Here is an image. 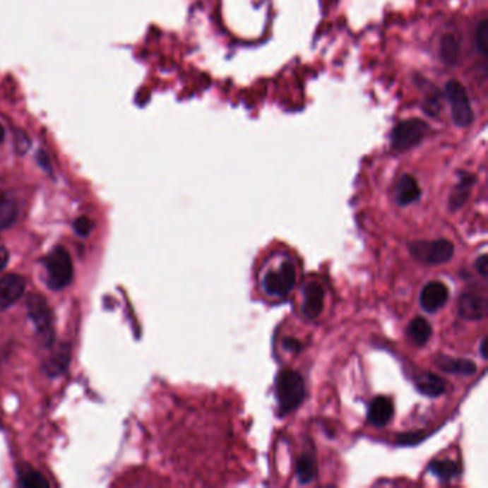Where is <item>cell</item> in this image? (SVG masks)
Returning <instances> with one entry per match:
<instances>
[{
  "instance_id": "obj_1",
  "label": "cell",
  "mask_w": 488,
  "mask_h": 488,
  "mask_svg": "<svg viewBox=\"0 0 488 488\" xmlns=\"http://www.w3.org/2000/svg\"><path fill=\"white\" fill-rule=\"evenodd\" d=\"M275 391L280 411L287 415L298 408L305 398L304 379L294 369H282L277 376Z\"/></svg>"
},
{
  "instance_id": "obj_2",
  "label": "cell",
  "mask_w": 488,
  "mask_h": 488,
  "mask_svg": "<svg viewBox=\"0 0 488 488\" xmlns=\"http://www.w3.org/2000/svg\"><path fill=\"white\" fill-rule=\"evenodd\" d=\"M47 285L55 290H64L72 282L73 265L68 251L64 246H56L46 258Z\"/></svg>"
},
{
  "instance_id": "obj_3",
  "label": "cell",
  "mask_w": 488,
  "mask_h": 488,
  "mask_svg": "<svg viewBox=\"0 0 488 488\" xmlns=\"http://www.w3.org/2000/svg\"><path fill=\"white\" fill-rule=\"evenodd\" d=\"M26 307L28 315L35 325L37 335L44 345H50L53 343V337H55V331H53V314L49 304L42 295L32 294L26 301Z\"/></svg>"
},
{
  "instance_id": "obj_4",
  "label": "cell",
  "mask_w": 488,
  "mask_h": 488,
  "mask_svg": "<svg viewBox=\"0 0 488 488\" xmlns=\"http://www.w3.org/2000/svg\"><path fill=\"white\" fill-rule=\"evenodd\" d=\"M428 131L429 126L422 119H405L397 124L391 132V149L395 152L408 150L417 146L428 133Z\"/></svg>"
},
{
  "instance_id": "obj_5",
  "label": "cell",
  "mask_w": 488,
  "mask_h": 488,
  "mask_svg": "<svg viewBox=\"0 0 488 488\" xmlns=\"http://www.w3.org/2000/svg\"><path fill=\"white\" fill-rule=\"evenodd\" d=\"M446 96L451 107L453 122L458 128H467L474 121V111L467 89L458 81H450L446 86Z\"/></svg>"
},
{
  "instance_id": "obj_6",
  "label": "cell",
  "mask_w": 488,
  "mask_h": 488,
  "mask_svg": "<svg viewBox=\"0 0 488 488\" xmlns=\"http://www.w3.org/2000/svg\"><path fill=\"white\" fill-rule=\"evenodd\" d=\"M408 248L415 259L428 265L446 263L454 255V245L447 239L415 241Z\"/></svg>"
},
{
  "instance_id": "obj_7",
  "label": "cell",
  "mask_w": 488,
  "mask_h": 488,
  "mask_svg": "<svg viewBox=\"0 0 488 488\" xmlns=\"http://www.w3.org/2000/svg\"><path fill=\"white\" fill-rule=\"evenodd\" d=\"M297 282V270L291 261H284L277 269L268 270L262 278V287L266 294L285 297Z\"/></svg>"
},
{
  "instance_id": "obj_8",
  "label": "cell",
  "mask_w": 488,
  "mask_h": 488,
  "mask_svg": "<svg viewBox=\"0 0 488 488\" xmlns=\"http://www.w3.org/2000/svg\"><path fill=\"white\" fill-rule=\"evenodd\" d=\"M448 301V288L444 282L432 281L427 284L419 295V304L424 311L436 312Z\"/></svg>"
},
{
  "instance_id": "obj_9",
  "label": "cell",
  "mask_w": 488,
  "mask_h": 488,
  "mask_svg": "<svg viewBox=\"0 0 488 488\" xmlns=\"http://www.w3.org/2000/svg\"><path fill=\"white\" fill-rule=\"evenodd\" d=\"M25 280L16 274H8L0 278V309H6L18 302L25 292Z\"/></svg>"
},
{
  "instance_id": "obj_10",
  "label": "cell",
  "mask_w": 488,
  "mask_h": 488,
  "mask_svg": "<svg viewBox=\"0 0 488 488\" xmlns=\"http://www.w3.org/2000/svg\"><path fill=\"white\" fill-rule=\"evenodd\" d=\"M304 292V302H302V314L309 318L315 319L321 315L323 309V298L325 292L319 282L309 281L302 288Z\"/></svg>"
},
{
  "instance_id": "obj_11",
  "label": "cell",
  "mask_w": 488,
  "mask_h": 488,
  "mask_svg": "<svg viewBox=\"0 0 488 488\" xmlns=\"http://www.w3.org/2000/svg\"><path fill=\"white\" fill-rule=\"evenodd\" d=\"M487 298L474 292H464L458 299V314L465 319H482L487 315Z\"/></svg>"
},
{
  "instance_id": "obj_12",
  "label": "cell",
  "mask_w": 488,
  "mask_h": 488,
  "mask_svg": "<svg viewBox=\"0 0 488 488\" xmlns=\"http://www.w3.org/2000/svg\"><path fill=\"white\" fill-rule=\"evenodd\" d=\"M394 415V404L388 397L379 395L374 398L368 408V419L375 427H384Z\"/></svg>"
},
{
  "instance_id": "obj_13",
  "label": "cell",
  "mask_w": 488,
  "mask_h": 488,
  "mask_svg": "<svg viewBox=\"0 0 488 488\" xmlns=\"http://www.w3.org/2000/svg\"><path fill=\"white\" fill-rule=\"evenodd\" d=\"M415 386L418 391L427 397H439L446 393L447 383L446 379L436 374L424 372L415 378Z\"/></svg>"
},
{
  "instance_id": "obj_14",
  "label": "cell",
  "mask_w": 488,
  "mask_h": 488,
  "mask_svg": "<svg viewBox=\"0 0 488 488\" xmlns=\"http://www.w3.org/2000/svg\"><path fill=\"white\" fill-rule=\"evenodd\" d=\"M421 196V189L418 186V182L414 177L405 174L400 178L397 184L395 191V201L401 206H407L415 201H418Z\"/></svg>"
},
{
  "instance_id": "obj_15",
  "label": "cell",
  "mask_w": 488,
  "mask_h": 488,
  "mask_svg": "<svg viewBox=\"0 0 488 488\" xmlns=\"http://www.w3.org/2000/svg\"><path fill=\"white\" fill-rule=\"evenodd\" d=\"M18 202L9 194H0V231L11 228L18 220Z\"/></svg>"
},
{
  "instance_id": "obj_16",
  "label": "cell",
  "mask_w": 488,
  "mask_h": 488,
  "mask_svg": "<svg viewBox=\"0 0 488 488\" xmlns=\"http://www.w3.org/2000/svg\"><path fill=\"white\" fill-rule=\"evenodd\" d=\"M437 365L440 369L448 374H460V375H472L477 371V365L464 358H451V357H439Z\"/></svg>"
},
{
  "instance_id": "obj_17",
  "label": "cell",
  "mask_w": 488,
  "mask_h": 488,
  "mask_svg": "<svg viewBox=\"0 0 488 488\" xmlns=\"http://www.w3.org/2000/svg\"><path fill=\"white\" fill-rule=\"evenodd\" d=\"M475 184V177L471 174H461V179L458 185L454 188L451 196H450V209L451 210H458L465 201L468 199V195L471 192V188Z\"/></svg>"
},
{
  "instance_id": "obj_18",
  "label": "cell",
  "mask_w": 488,
  "mask_h": 488,
  "mask_svg": "<svg viewBox=\"0 0 488 488\" xmlns=\"http://www.w3.org/2000/svg\"><path fill=\"white\" fill-rule=\"evenodd\" d=\"M69 362H71V350L68 347H64L44 362V372L49 376H58L68 369Z\"/></svg>"
},
{
  "instance_id": "obj_19",
  "label": "cell",
  "mask_w": 488,
  "mask_h": 488,
  "mask_svg": "<svg viewBox=\"0 0 488 488\" xmlns=\"http://www.w3.org/2000/svg\"><path fill=\"white\" fill-rule=\"evenodd\" d=\"M407 334L414 344L424 345L428 343V340L432 334V328L425 318L418 316L410 322L408 328H407Z\"/></svg>"
},
{
  "instance_id": "obj_20",
  "label": "cell",
  "mask_w": 488,
  "mask_h": 488,
  "mask_svg": "<svg viewBox=\"0 0 488 488\" xmlns=\"http://www.w3.org/2000/svg\"><path fill=\"white\" fill-rule=\"evenodd\" d=\"M460 55V44L456 36L446 35L440 42V59L443 64L453 66L457 64Z\"/></svg>"
},
{
  "instance_id": "obj_21",
  "label": "cell",
  "mask_w": 488,
  "mask_h": 488,
  "mask_svg": "<svg viewBox=\"0 0 488 488\" xmlns=\"http://www.w3.org/2000/svg\"><path fill=\"white\" fill-rule=\"evenodd\" d=\"M429 471L443 481H450L458 475L460 467L453 460H437L429 464Z\"/></svg>"
},
{
  "instance_id": "obj_22",
  "label": "cell",
  "mask_w": 488,
  "mask_h": 488,
  "mask_svg": "<svg viewBox=\"0 0 488 488\" xmlns=\"http://www.w3.org/2000/svg\"><path fill=\"white\" fill-rule=\"evenodd\" d=\"M297 477L301 484H308L315 477V458L311 454H304L297 461Z\"/></svg>"
},
{
  "instance_id": "obj_23",
  "label": "cell",
  "mask_w": 488,
  "mask_h": 488,
  "mask_svg": "<svg viewBox=\"0 0 488 488\" xmlns=\"http://www.w3.org/2000/svg\"><path fill=\"white\" fill-rule=\"evenodd\" d=\"M19 485L20 487H29V488H39V487H49V482L44 480V477L32 470V468H23L19 472Z\"/></svg>"
},
{
  "instance_id": "obj_24",
  "label": "cell",
  "mask_w": 488,
  "mask_h": 488,
  "mask_svg": "<svg viewBox=\"0 0 488 488\" xmlns=\"http://www.w3.org/2000/svg\"><path fill=\"white\" fill-rule=\"evenodd\" d=\"M475 47L481 56L487 55V46H488V22L487 19H482L475 29Z\"/></svg>"
},
{
  "instance_id": "obj_25",
  "label": "cell",
  "mask_w": 488,
  "mask_h": 488,
  "mask_svg": "<svg viewBox=\"0 0 488 488\" xmlns=\"http://www.w3.org/2000/svg\"><path fill=\"white\" fill-rule=\"evenodd\" d=\"M422 109L427 115L429 117H434V118H437V115L440 114L441 111V105H440V99L437 95H428L424 105H422Z\"/></svg>"
},
{
  "instance_id": "obj_26",
  "label": "cell",
  "mask_w": 488,
  "mask_h": 488,
  "mask_svg": "<svg viewBox=\"0 0 488 488\" xmlns=\"http://www.w3.org/2000/svg\"><path fill=\"white\" fill-rule=\"evenodd\" d=\"M92 228H93V222L89 218H86V216H82V218H78L73 222V230L81 237H88L90 234Z\"/></svg>"
},
{
  "instance_id": "obj_27",
  "label": "cell",
  "mask_w": 488,
  "mask_h": 488,
  "mask_svg": "<svg viewBox=\"0 0 488 488\" xmlns=\"http://www.w3.org/2000/svg\"><path fill=\"white\" fill-rule=\"evenodd\" d=\"M424 439L425 436H422L421 432H410V434H401V436L397 437V441L401 446H412V444L419 443Z\"/></svg>"
},
{
  "instance_id": "obj_28",
  "label": "cell",
  "mask_w": 488,
  "mask_h": 488,
  "mask_svg": "<svg viewBox=\"0 0 488 488\" xmlns=\"http://www.w3.org/2000/svg\"><path fill=\"white\" fill-rule=\"evenodd\" d=\"M475 269L478 270V274L481 277H487V270H488V258L487 255H481L477 261H475Z\"/></svg>"
},
{
  "instance_id": "obj_29",
  "label": "cell",
  "mask_w": 488,
  "mask_h": 488,
  "mask_svg": "<svg viewBox=\"0 0 488 488\" xmlns=\"http://www.w3.org/2000/svg\"><path fill=\"white\" fill-rule=\"evenodd\" d=\"M284 347L290 351H301L302 350V344L298 341V340H294V338H287L284 341Z\"/></svg>"
},
{
  "instance_id": "obj_30",
  "label": "cell",
  "mask_w": 488,
  "mask_h": 488,
  "mask_svg": "<svg viewBox=\"0 0 488 488\" xmlns=\"http://www.w3.org/2000/svg\"><path fill=\"white\" fill-rule=\"evenodd\" d=\"M8 261H9V252L6 248L4 246H0V273L5 269V266L8 265Z\"/></svg>"
},
{
  "instance_id": "obj_31",
  "label": "cell",
  "mask_w": 488,
  "mask_h": 488,
  "mask_svg": "<svg viewBox=\"0 0 488 488\" xmlns=\"http://www.w3.org/2000/svg\"><path fill=\"white\" fill-rule=\"evenodd\" d=\"M39 162H40V165L44 167V169L50 171V164H49V157L44 155V152H40L39 153Z\"/></svg>"
},
{
  "instance_id": "obj_32",
  "label": "cell",
  "mask_w": 488,
  "mask_h": 488,
  "mask_svg": "<svg viewBox=\"0 0 488 488\" xmlns=\"http://www.w3.org/2000/svg\"><path fill=\"white\" fill-rule=\"evenodd\" d=\"M480 352L482 355L484 359H487V354H485V338L481 341V345H480Z\"/></svg>"
},
{
  "instance_id": "obj_33",
  "label": "cell",
  "mask_w": 488,
  "mask_h": 488,
  "mask_svg": "<svg viewBox=\"0 0 488 488\" xmlns=\"http://www.w3.org/2000/svg\"><path fill=\"white\" fill-rule=\"evenodd\" d=\"M5 139V128L0 125V142H2Z\"/></svg>"
}]
</instances>
